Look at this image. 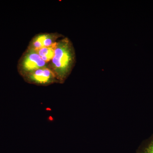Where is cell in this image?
<instances>
[{"instance_id": "6da1fadb", "label": "cell", "mask_w": 153, "mask_h": 153, "mask_svg": "<svg viewBox=\"0 0 153 153\" xmlns=\"http://www.w3.org/2000/svg\"><path fill=\"white\" fill-rule=\"evenodd\" d=\"M75 53L73 44L68 38L57 41L54 57L50 66L60 82L65 81L75 63Z\"/></svg>"}, {"instance_id": "7a4b0ae2", "label": "cell", "mask_w": 153, "mask_h": 153, "mask_svg": "<svg viewBox=\"0 0 153 153\" xmlns=\"http://www.w3.org/2000/svg\"><path fill=\"white\" fill-rule=\"evenodd\" d=\"M48 66V63L42 60L38 52L28 48L20 59L18 67L20 74L25 77L33 71Z\"/></svg>"}, {"instance_id": "277c9868", "label": "cell", "mask_w": 153, "mask_h": 153, "mask_svg": "<svg viewBox=\"0 0 153 153\" xmlns=\"http://www.w3.org/2000/svg\"><path fill=\"white\" fill-rule=\"evenodd\" d=\"M57 43L51 47L42 48L37 52L42 60L47 63L52 61L54 57Z\"/></svg>"}, {"instance_id": "3957f363", "label": "cell", "mask_w": 153, "mask_h": 153, "mask_svg": "<svg viewBox=\"0 0 153 153\" xmlns=\"http://www.w3.org/2000/svg\"><path fill=\"white\" fill-rule=\"evenodd\" d=\"M25 77L28 82L39 85H48L58 80L55 73L49 66L33 71Z\"/></svg>"}, {"instance_id": "5b68a950", "label": "cell", "mask_w": 153, "mask_h": 153, "mask_svg": "<svg viewBox=\"0 0 153 153\" xmlns=\"http://www.w3.org/2000/svg\"><path fill=\"white\" fill-rule=\"evenodd\" d=\"M138 153H153V137L140 149Z\"/></svg>"}]
</instances>
